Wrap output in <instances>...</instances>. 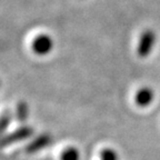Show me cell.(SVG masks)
I'll list each match as a JSON object with an SVG mask.
<instances>
[{"label": "cell", "instance_id": "cell-7", "mask_svg": "<svg viewBox=\"0 0 160 160\" xmlns=\"http://www.w3.org/2000/svg\"><path fill=\"white\" fill-rule=\"evenodd\" d=\"M80 153L77 148L68 147L60 155V160H79Z\"/></svg>", "mask_w": 160, "mask_h": 160}, {"label": "cell", "instance_id": "cell-4", "mask_svg": "<svg viewBox=\"0 0 160 160\" xmlns=\"http://www.w3.org/2000/svg\"><path fill=\"white\" fill-rule=\"evenodd\" d=\"M51 142V136L49 133H42L38 136L36 139H33L30 143L26 146V152L28 153H36L39 150L48 147Z\"/></svg>", "mask_w": 160, "mask_h": 160}, {"label": "cell", "instance_id": "cell-1", "mask_svg": "<svg viewBox=\"0 0 160 160\" xmlns=\"http://www.w3.org/2000/svg\"><path fill=\"white\" fill-rule=\"evenodd\" d=\"M156 45V33L153 30L146 29L141 32L137 46V53L140 58H146L151 53Z\"/></svg>", "mask_w": 160, "mask_h": 160}, {"label": "cell", "instance_id": "cell-9", "mask_svg": "<svg viewBox=\"0 0 160 160\" xmlns=\"http://www.w3.org/2000/svg\"><path fill=\"white\" fill-rule=\"evenodd\" d=\"M100 158L101 160H118V155L113 149L106 148L100 153Z\"/></svg>", "mask_w": 160, "mask_h": 160}, {"label": "cell", "instance_id": "cell-5", "mask_svg": "<svg viewBox=\"0 0 160 160\" xmlns=\"http://www.w3.org/2000/svg\"><path fill=\"white\" fill-rule=\"evenodd\" d=\"M153 100V91L150 88L143 87L136 93V103L140 107H147L148 105L152 102Z\"/></svg>", "mask_w": 160, "mask_h": 160}, {"label": "cell", "instance_id": "cell-2", "mask_svg": "<svg viewBox=\"0 0 160 160\" xmlns=\"http://www.w3.org/2000/svg\"><path fill=\"white\" fill-rule=\"evenodd\" d=\"M33 133V129L29 126H22L13 130L12 132L3 135L0 138V147H7V146L16 143L18 141H22L28 138H30Z\"/></svg>", "mask_w": 160, "mask_h": 160}, {"label": "cell", "instance_id": "cell-3", "mask_svg": "<svg viewBox=\"0 0 160 160\" xmlns=\"http://www.w3.org/2000/svg\"><path fill=\"white\" fill-rule=\"evenodd\" d=\"M53 40L47 33H40L33 38L31 42V49L38 56H46L52 50Z\"/></svg>", "mask_w": 160, "mask_h": 160}, {"label": "cell", "instance_id": "cell-8", "mask_svg": "<svg viewBox=\"0 0 160 160\" xmlns=\"http://www.w3.org/2000/svg\"><path fill=\"white\" fill-rule=\"evenodd\" d=\"M11 120H12V115L10 112H5L1 115L0 117V136L3 135V132L7 130V128L11 123Z\"/></svg>", "mask_w": 160, "mask_h": 160}, {"label": "cell", "instance_id": "cell-6", "mask_svg": "<svg viewBox=\"0 0 160 160\" xmlns=\"http://www.w3.org/2000/svg\"><path fill=\"white\" fill-rule=\"evenodd\" d=\"M28 116H29V108L28 105L23 101L19 102L16 108V118H17L18 121L20 122H25L26 120L28 119Z\"/></svg>", "mask_w": 160, "mask_h": 160}]
</instances>
